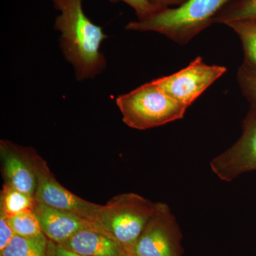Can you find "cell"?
I'll return each mask as SVG.
<instances>
[{
    "label": "cell",
    "mask_w": 256,
    "mask_h": 256,
    "mask_svg": "<svg viewBox=\"0 0 256 256\" xmlns=\"http://www.w3.org/2000/svg\"><path fill=\"white\" fill-rule=\"evenodd\" d=\"M52 2L60 12L54 28L62 32L60 48L66 60L73 66L78 80L95 78L106 67L100 46L108 36L85 14L82 0Z\"/></svg>",
    "instance_id": "obj_1"
},
{
    "label": "cell",
    "mask_w": 256,
    "mask_h": 256,
    "mask_svg": "<svg viewBox=\"0 0 256 256\" xmlns=\"http://www.w3.org/2000/svg\"><path fill=\"white\" fill-rule=\"evenodd\" d=\"M234 1L236 0H186L178 6L158 10L144 20L131 22L126 28L158 32L185 44L214 22L217 16Z\"/></svg>",
    "instance_id": "obj_2"
},
{
    "label": "cell",
    "mask_w": 256,
    "mask_h": 256,
    "mask_svg": "<svg viewBox=\"0 0 256 256\" xmlns=\"http://www.w3.org/2000/svg\"><path fill=\"white\" fill-rule=\"evenodd\" d=\"M156 206V203L137 194H120L102 205L96 228L118 242L130 254Z\"/></svg>",
    "instance_id": "obj_3"
},
{
    "label": "cell",
    "mask_w": 256,
    "mask_h": 256,
    "mask_svg": "<svg viewBox=\"0 0 256 256\" xmlns=\"http://www.w3.org/2000/svg\"><path fill=\"white\" fill-rule=\"evenodd\" d=\"M116 104L124 124L140 130L183 118L188 108L172 98L152 82L119 96Z\"/></svg>",
    "instance_id": "obj_4"
},
{
    "label": "cell",
    "mask_w": 256,
    "mask_h": 256,
    "mask_svg": "<svg viewBox=\"0 0 256 256\" xmlns=\"http://www.w3.org/2000/svg\"><path fill=\"white\" fill-rule=\"evenodd\" d=\"M28 154L36 176V202L78 216L96 226L102 205L86 201L68 191L57 181L46 162L36 152L28 148Z\"/></svg>",
    "instance_id": "obj_5"
},
{
    "label": "cell",
    "mask_w": 256,
    "mask_h": 256,
    "mask_svg": "<svg viewBox=\"0 0 256 256\" xmlns=\"http://www.w3.org/2000/svg\"><path fill=\"white\" fill-rule=\"evenodd\" d=\"M182 238L181 229L170 206L158 202L130 256H182Z\"/></svg>",
    "instance_id": "obj_6"
},
{
    "label": "cell",
    "mask_w": 256,
    "mask_h": 256,
    "mask_svg": "<svg viewBox=\"0 0 256 256\" xmlns=\"http://www.w3.org/2000/svg\"><path fill=\"white\" fill-rule=\"evenodd\" d=\"M226 70L225 66L208 65L202 57H196L180 72L152 82L172 98L188 108Z\"/></svg>",
    "instance_id": "obj_7"
},
{
    "label": "cell",
    "mask_w": 256,
    "mask_h": 256,
    "mask_svg": "<svg viewBox=\"0 0 256 256\" xmlns=\"http://www.w3.org/2000/svg\"><path fill=\"white\" fill-rule=\"evenodd\" d=\"M210 169L224 182H232L239 175L256 171V110L252 108L242 124L237 142L210 162Z\"/></svg>",
    "instance_id": "obj_8"
},
{
    "label": "cell",
    "mask_w": 256,
    "mask_h": 256,
    "mask_svg": "<svg viewBox=\"0 0 256 256\" xmlns=\"http://www.w3.org/2000/svg\"><path fill=\"white\" fill-rule=\"evenodd\" d=\"M0 156L5 182L34 196L36 176L30 160L28 148H21L10 141L1 140Z\"/></svg>",
    "instance_id": "obj_9"
},
{
    "label": "cell",
    "mask_w": 256,
    "mask_h": 256,
    "mask_svg": "<svg viewBox=\"0 0 256 256\" xmlns=\"http://www.w3.org/2000/svg\"><path fill=\"white\" fill-rule=\"evenodd\" d=\"M48 240L60 244L82 230H98L96 226L78 216L38 203L34 210Z\"/></svg>",
    "instance_id": "obj_10"
},
{
    "label": "cell",
    "mask_w": 256,
    "mask_h": 256,
    "mask_svg": "<svg viewBox=\"0 0 256 256\" xmlns=\"http://www.w3.org/2000/svg\"><path fill=\"white\" fill-rule=\"evenodd\" d=\"M60 245L67 250L85 256H131L114 238L95 230H82Z\"/></svg>",
    "instance_id": "obj_11"
},
{
    "label": "cell",
    "mask_w": 256,
    "mask_h": 256,
    "mask_svg": "<svg viewBox=\"0 0 256 256\" xmlns=\"http://www.w3.org/2000/svg\"><path fill=\"white\" fill-rule=\"evenodd\" d=\"M0 200V213L8 218L24 212H34L37 204L34 196L24 193L6 182L3 185Z\"/></svg>",
    "instance_id": "obj_12"
},
{
    "label": "cell",
    "mask_w": 256,
    "mask_h": 256,
    "mask_svg": "<svg viewBox=\"0 0 256 256\" xmlns=\"http://www.w3.org/2000/svg\"><path fill=\"white\" fill-rule=\"evenodd\" d=\"M48 238L44 234L32 238L14 236L4 250L2 256H47Z\"/></svg>",
    "instance_id": "obj_13"
},
{
    "label": "cell",
    "mask_w": 256,
    "mask_h": 256,
    "mask_svg": "<svg viewBox=\"0 0 256 256\" xmlns=\"http://www.w3.org/2000/svg\"><path fill=\"white\" fill-rule=\"evenodd\" d=\"M238 34L244 46L246 64L256 68V21L242 20L226 24Z\"/></svg>",
    "instance_id": "obj_14"
},
{
    "label": "cell",
    "mask_w": 256,
    "mask_h": 256,
    "mask_svg": "<svg viewBox=\"0 0 256 256\" xmlns=\"http://www.w3.org/2000/svg\"><path fill=\"white\" fill-rule=\"evenodd\" d=\"M256 21V0H242L227 6L216 18L214 22L226 24L234 21Z\"/></svg>",
    "instance_id": "obj_15"
},
{
    "label": "cell",
    "mask_w": 256,
    "mask_h": 256,
    "mask_svg": "<svg viewBox=\"0 0 256 256\" xmlns=\"http://www.w3.org/2000/svg\"><path fill=\"white\" fill-rule=\"evenodd\" d=\"M10 226L15 236L22 238H32L43 234L41 224L34 212H24L9 218Z\"/></svg>",
    "instance_id": "obj_16"
},
{
    "label": "cell",
    "mask_w": 256,
    "mask_h": 256,
    "mask_svg": "<svg viewBox=\"0 0 256 256\" xmlns=\"http://www.w3.org/2000/svg\"><path fill=\"white\" fill-rule=\"evenodd\" d=\"M238 80L242 92L256 110V68L244 64L239 69Z\"/></svg>",
    "instance_id": "obj_17"
},
{
    "label": "cell",
    "mask_w": 256,
    "mask_h": 256,
    "mask_svg": "<svg viewBox=\"0 0 256 256\" xmlns=\"http://www.w3.org/2000/svg\"><path fill=\"white\" fill-rule=\"evenodd\" d=\"M122 1L130 6L136 11L138 20H144L156 11L149 0H116Z\"/></svg>",
    "instance_id": "obj_18"
},
{
    "label": "cell",
    "mask_w": 256,
    "mask_h": 256,
    "mask_svg": "<svg viewBox=\"0 0 256 256\" xmlns=\"http://www.w3.org/2000/svg\"><path fill=\"white\" fill-rule=\"evenodd\" d=\"M15 234L9 222V218L0 213V252L4 250L14 238Z\"/></svg>",
    "instance_id": "obj_19"
},
{
    "label": "cell",
    "mask_w": 256,
    "mask_h": 256,
    "mask_svg": "<svg viewBox=\"0 0 256 256\" xmlns=\"http://www.w3.org/2000/svg\"><path fill=\"white\" fill-rule=\"evenodd\" d=\"M47 256H85L67 250L53 240H48L47 244Z\"/></svg>",
    "instance_id": "obj_20"
},
{
    "label": "cell",
    "mask_w": 256,
    "mask_h": 256,
    "mask_svg": "<svg viewBox=\"0 0 256 256\" xmlns=\"http://www.w3.org/2000/svg\"><path fill=\"white\" fill-rule=\"evenodd\" d=\"M156 11L165 8H172L182 4L186 0H149Z\"/></svg>",
    "instance_id": "obj_21"
},
{
    "label": "cell",
    "mask_w": 256,
    "mask_h": 256,
    "mask_svg": "<svg viewBox=\"0 0 256 256\" xmlns=\"http://www.w3.org/2000/svg\"><path fill=\"white\" fill-rule=\"evenodd\" d=\"M0 256H2L1 255H0Z\"/></svg>",
    "instance_id": "obj_22"
}]
</instances>
